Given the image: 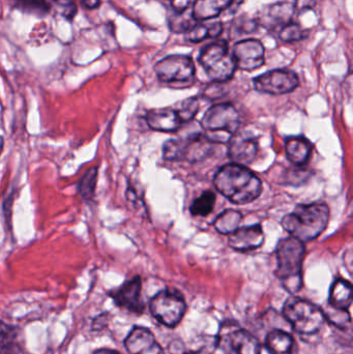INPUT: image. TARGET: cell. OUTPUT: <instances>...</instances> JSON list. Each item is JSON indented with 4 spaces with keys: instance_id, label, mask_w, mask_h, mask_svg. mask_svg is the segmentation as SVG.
I'll return each mask as SVG.
<instances>
[{
    "instance_id": "21",
    "label": "cell",
    "mask_w": 353,
    "mask_h": 354,
    "mask_svg": "<svg viewBox=\"0 0 353 354\" xmlns=\"http://www.w3.org/2000/svg\"><path fill=\"white\" fill-rule=\"evenodd\" d=\"M265 348L271 354H294L296 343L289 333L274 330L267 334L265 341Z\"/></svg>"
},
{
    "instance_id": "25",
    "label": "cell",
    "mask_w": 353,
    "mask_h": 354,
    "mask_svg": "<svg viewBox=\"0 0 353 354\" xmlns=\"http://www.w3.org/2000/svg\"><path fill=\"white\" fill-rule=\"evenodd\" d=\"M217 196L213 191H205L193 201L190 212L194 216H207L215 207Z\"/></svg>"
},
{
    "instance_id": "8",
    "label": "cell",
    "mask_w": 353,
    "mask_h": 354,
    "mask_svg": "<svg viewBox=\"0 0 353 354\" xmlns=\"http://www.w3.org/2000/svg\"><path fill=\"white\" fill-rule=\"evenodd\" d=\"M155 73L160 82L172 88H188L196 80L194 62L186 55H171L163 58L155 64Z\"/></svg>"
},
{
    "instance_id": "18",
    "label": "cell",
    "mask_w": 353,
    "mask_h": 354,
    "mask_svg": "<svg viewBox=\"0 0 353 354\" xmlns=\"http://www.w3.org/2000/svg\"><path fill=\"white\" fill-rule=\"evenodd\" d=\"M286 157L296 166L308 163L312 155V143L305 136H290L285 141Z\"/></svg>"
},
{
    "instance_id": "28",
    "label": "cell",
    "mask_w": 353,
    "mask_h": 354,
    "mask_svg": "<svg viewBox=\"0 0 353 354\" xmlns=\"http://www.w3.org/2000/svg\"><path fill=\"white\" fill-rule=\"evenodd\" d=\"M200 104L201 99L197 97H189V99L180 102V105L175 110L180 115L182 124L194 120L195 116L200 109Z\"/></svg>"
},
{
    "instance_id": "13",
    "label": "cell",
    "mask_w": 353,
    "mask_h": 354,
    "mask_svg": "<svg viewBox=\"0 0 353 354\" xmlns=\"http://www.w3.org/2000/svg\"><path fill=\"white\" fill-rule=\"evenodd\" d=\"M228 157L232 163L248 166L258 155V140L249 132H236L228 141Z\"/></svg>"
},
{
    "instance_id": "12",
    "label": "cell",
    "mask_w": 353,
    "mask_h": 354,
    "mask_svg": "<svg viewBox=\"0 0 353 354\" xmlns=\"http://www.w3.org/2000/svg\"><path fill=\"white\" fill-rule=\"evenodd\" d=\"M236 68L252 72L261 68L265 62V50L258 39H248L238 41L232 51Z\"/></svg>"
},
{
    "instance_id": "11",
    "label": "cell",
    "mask_w": 353,
    "mask_h": 354,
    "mask_svg": "<svg viewBox=\"0 0 353 354\" xmlns=\"http://www.w3.org/2000/svg\"><path fill=\"white\" fill-rule=\"evenodd\" d=\"M253 85L259 93L271 95H287L298 88L300 78L294 71L278 68L256 77L253 80Z\"/></svg>"
},
{
    "instance_id": "14",
    "label": "cell",
    "mask_w": 353,
    "mask_h": 354,
    "mask_svg": "<svg viewBox=\"0 0 353 354\" xmlns=\"http://www.w3.org/2000/svg\"><path fill=\"white\" fill-rule=\"evenodd\" d=\"M141 290L142 281L140 277L136 276L126 281L120 288L111 291L110 297L117 307L131 313L142 314L144 311V304L141 299Z\"/></svg>"
},
{
    "instance_id": "26",
    "label": "cell",
    "mask_w": 353,
    "mask_h": 354,
    "mask_svg": "<svg viewBox=\"0 0 353 354\" xmlns=\"http://www.w3.org/2000/svg\"><path fill=\"white\" fill-rule=\"evenodd\" d=\"M97 168H89L84 176L81 177L79 180L78 185H77V191L79 195L86 200L90 201L95 196V187H97Z\"/></svg>"
},
{
    "instance_id": "27",
    "label": "cell",
    "mask_w": 353,
    "mask_h": 354,
    "mask_svg": "<svg viewBox=\"0 0 353 354\" xmlns=\"http://www.w3.org/2000/svg\"><path fill=\"white\" fill-rule=\"evenodd\" d=\"M188 10L184 12H172L170 16V28L175 33L182 32L186 33L187 31L190 30L198 21L193 16V12L187 14Z\"/></svg>"
},
{
    "instance_id": "6",
    "label": "cell",
    "mask_w": 353,
    "mask_h": 354,
    "mask_svg": "<svg viewBox=\"0 0 353 354\" xmlns=\"http://www.w3.org/2000/svg\"><path fill=\"white\" fill-rule=\"evenodd\" d=\"M199 62L209 78L216 83L227 82L236 71L233 55L225 41H215L203 48Z\"/></svg>"
},
{
    "instance_id": "29",
    "label": "cell",
    "mask_w": 353,
    "mask_h": 354,
    "mask_svg": "<svg viewBox=\"0 0 353 354\" xmlns=\"http://www.w3.org/2000/svg\"><path fill=\"white\" fill-rule=\"evenodd\" d=\"M323 312H325V320L339 330H347L352 326V318L348 313V310L335 309L330 306V309L323 310Z\"/></svg>"
},
{
    "instance_id": "36",
    "label": "cell",
    "mask_w": 353,
    "mask_h": 354,
    "mask_svg": "<svg viewBox=\"0 0 353 354\" xmlns=\"http://www.w3.org/2000/svg\"><path fill=\"white\" fill-rule=\"evenodd\" d=\"M82 3L87 8H97L99 3H101V1L99 0H82Z\"/></svg>"
},
{
    "instance_id": "23",
    "label": "cell",
    "mask_w": 353,
    "mask_h": 354,
    "mask_svg": "<svg viewBox=\"0 0 353 354\" xmlns=\"http://www.w3.org/2000/svg\"><path fill=\"white\" fill-rule=\"evenodd\" d=\"M223 31L221 22L199 23L197 22L190 30L187 31V41L191 43H200L207 39H215Z\"/></svg>"
},
{
    "instance_id": "38",
    "label": "cell",
    "mask_w": 353,
    "mask_h": 354,
    "mask_svg": "<svg viewBox=\"0 0 353 354\" xmlns=\"http://www.w3.org/2000/svg\"><path fill=\"white\" fill-rule=\"evenodd\" d=\"M4 147V139L3 137L0 136V155L2 153V151H3Z\"/></svg>"
},
{
    "instance_id": "32",
    "label": "cell",
    "mask_w": 353,
    "mask_h": 354,
    "mask_svg": "<svg viewBox=\"0 0 353 354\" xmlns=\"http://www.w3.org/2000/svg\"><path fill=\"white\" fill-rule=\"evenodd\" d=\"M15 335L16 332L12 326L0 322V353L10 346V343L14 340Z\"/></svg>"
},
{
    "instance_id": "33",
    "label": "cell",
    "mask_w": 353,
    "mask_h": 354,
    "mask_svg": "<svg viewBox=\"0 0 353 354\" xmlns=\"http://www.w3.org/2000/svg\"><path fill=\"white\" fill-rule=\"evenodd\" d=\"M196 0H171L172 10L176 12H184L194 6Z\"/></svg>"
},
{
    "instance_id": "39",
    "label": "cell",
    "mask_w": 353,
    "mask_h": 354,
    "mask_svg": "<svg viewBox=\"0 0 353 354\" xmlns=\"http://www.w3.org/2000/svg\"><path fill=\"white\" fill-rule=\"evenodd\" d=\"M172 354H193V353H184V351H180V353H172Z\"/></svg>"
},
{
    "instance_id": "9",
    "label": "cell",
    "mask_w": 353,
    "mask_h": 354,
    "mask_svg": "<svg viewBox=\"0 0 353 354\" xmlns=\"http://www.w3.org/2000/svg\"><path fill=\"white\" fill-rule=\"evenodd\" d=\"M149 310L160 324L173 328L182 322L187 312V303L178 291L165 289L151 299Z\"/></svg>"
},
{
    "instance_id": "34",
    "label": "cell",
    "mask_w": 353,
    "mask_h": 354,
    "mask_svg": "<svg viewBox=\"0 0 353 354\" xmlns=\"http://www.w3.org/2000/svg\"><path fill=\"white\" fill-rule=\"evenodd\" d=\"M108 322H109V315H108V313H104L97 316V317L93 319V330H95V332L103 330L104 328L107 326Z\"/></svg>"
},
{
    "instance_id": "19",
    "label": "cell",
    "mask_w": 353,
    "mask_h": 354,
    "mask_svg": "<svg viewBox=\"0 0 353 354\" xmlns=\"http://www.w3.org/2000/svg\"><path fill=\"white\" fill-rule=\"evenodd\" d=\"M296 12L294 6L290 2H278L267 8L263 15V24L269 28L288 24L292 22V17Z\"/></svg>"
},
{
    "instance_id": "31",
    "label": "cell",
    "mask_w": 353,
    "mask_h": 354,
    "mask_svg": "<svg viewBox=\"0 0 353 354\" xmlns=\"http://www.w3.org/2000/svg\"><path fill=\"white\" fill-rule=\"evenodd\" d=\"M17 6L26 12L35 15H45L49 10V6L45 0H16Z\"/></svg>"
},
{
    "instance_id": "30",
    "label": "cell",
    "mask_w": 353,
    "mask_h": 354,
    "mask_svg": "<svg viewBox=\"0 0 353 354\" xmlns=\"http://www.w3.org/2000/svg\"><path fill=\"white\" fill-rule=\"evenodd\" d=\"M305 30L296 24V23H288L282 27L279 32V37L281 41L286 43H292V41H298L305 37Z\"/></svg>"
},
{
    "instance_id": "4",
    "label": "cell",
    "mask_w": 353,
    "mask_h": 354,
    "mask_svg": "<svg viewBox=\"0 0 353 354\" xmlns=\"http://www.w3.org/2000/svg\"><path fill=\"white\" fill-rule=\"evenodd\" d=\"M201 128L204 136L213 145L228 143L238 132L240 127V114L234 105L220 103L211 106L201 120Z\"/></svg>"
},
{
    "instance_id": "17",
    "label": "cell",
    "mask_w": 353,
    "mask_h": 354,
    "mask_svg": "<svg viewBox=\"0 0 353 354\" xmlns=\"http://www.w3.org/2000/svg\"><path fill=\"white\" fill-rule=\"evenodd\" d=\"M146 124L151 130L157 132H176L182 126L178 111L173 108H158L146 113Z\"/></svg>"
},
{
    "instance_id": "35",
    "label": "cell",
    "mask_w": 353,
    "mask_h": 354,
    "mask_svg": "<svg viewBox=\"0 0 353 354\" xmlns=\"http://www.w3.org/2000/svg\"><path fill=\"white\" fill-rule=\"evenodd\" d=\"M317 2L318 0H296L294 6L296 10L303 12V10H312L316 6Z\"/></svg>"
},
{
    "instance_id": "3",
    "label": "cell",
    "mask_w": 353,
    "mask_h": 354,
    "mask_svg": "<svg viewBox=\"0 0 353 354\" xmlns=\"http://www.w3.org/2000/svg\"><path fill=\"white\" fill-rule=\"evenodd\" d=\"M306 248L305 243L292 236L282 239L276 247L277 268L276 276L282 286L294 295L303 288V263Z\"/></svg>"
},
{
    "instance_id": "24",
    "label": "cell",
    "mask_w": 353,
    "mask_h": 354,
    "mask_svg": "<svg viewBox=\"0 0 353 354\" xmlns=\"http://www.w3.org/2000/svg\"><path fill=\"white\" fill-rule=\"evenodd\" d=\"M242 220V212L238 210L226 209L213 221V227L221 234L229 235L240 227Z\"/></svg>"
},
{
    "instance_id": "1",
    "label": "cell",
    "mask_w": 353,
    "mask_h": 354,
    "mask_svg": "<svg viewBox=\"0 0 353 354\" xmlns=\"http://www.w3.org/2000/svg\"><path fill=\"white\" fill-rule=\"evenodd\" d=\"M213 185L222 196L231 203L244 205L255 201L263 192V183L246 166L226 164L215 177Z\"/></svg>"
},
{
    "instance_id": "37",
    "label": "cell",
    "mask_w": 353,
    "mask_h": 354,
    "mask_svg": "<svg viewBox=\"0 0 353 354\" xmlns=\"http://www.w3.org/2000/svg\"><path fill=\"white\" fill-rule=\"evenodd\" d=\"M93 354H120L116 353V351H111V349H99V351H95Z\"/></svg>"
},
{
    "instance_id": "22",
    "label": "cell",
    "mask_w": 353,
    "mask_h": 354,
    "mask_svg": "<svg viewBox=\"0 0 353 354\" xmlns=\"http://www.w3.org/2000/svg\"><path fill=\"white\" fill-rule=\"evenodd\" d=\"M352 304V285L344 279H337L330 290L329 305L340 310H348Z\"/></svg>"
},
{
    "instance_id": "16",
    "label": "cell",
    "mask_w": 353,
    "mask_h": 354,
    "mask_svg": "<svg viewBox=\"0 0 353 354\" xmlns=\"http://www.w3.org/2000/svg\"><path fill=\"white\" fill-rule=\"evenodd\" d=\"M265 233L261 225L238 227L228 236V243L238 252H249L258 249L265 243Z\"/></svg>"
},
{
    "instance_id": "5",
    "label": "cell",
    "mask_w": 353,
    "mask_h": 354,
    "mask_svg": "<svg viewBox=\"0 0 353 354\" xmlns=\"http://www.w3.org/2000/svg\"><path fill=\"white\" fill-rule=\"evenodd\" d=\"M283 315L292 328L303 336L317 334L327 322L321 308L310 301L296 297L286 301Z\"/></svg>"
},
{
    "instance_id": "10",
    "label": "cell",
    "mask_w": 353,
    "mask_h": 354,
    "mask_svg": "<svg viewBox=\"0 0 353 354\" xmlns=\"http://www.w3.org/2000/svg\"><path fill=\"white\" fill-rule=\"evenodd\" d=\"M217 342L218 346L227 354H261L258 339L234 322L222 324Z\"/></svg>"
},
{
    "instance_id": "20",
    "label": "cell",
    "mask_w": 353,
    "mask_h": 354,
    "mask_svg": "<svg viewBox=\"0 0 353 354\" xmlns=\"http://www.w3.org/2000/svg\"><path fill=\"white\" fill-rule=\"evenodd\" d=\"M233 0H196L193 6V16L198 22L217 18L229 8Z\"/></svg>"
},
{
    "instance_id": "15",
    "label": "cell",
    "mask_w": 353,
    "mask_h": 354,
    "mask_svg": "<svg viewBox=\"0 0 353 354\" xmlns=\"http://www.w3.org/2000/svg\"><path fill=\"white\" fill-rule=\"evenodd\" d=\"M128 354H165L153 333L146 328L135 326L124 340Z\"/></svg>"
},
{
    "instance_id": "2",
    "label": "cell",
    "mask_w": 353,
    "mask_h": 354,
    "mask_svg": "<svg viewBox=\"0 0 353 354\" xmlns=\"http://www.w3.org/2000/svg\"><path fill=\"white\" fill-rule=\"evenodd\" d=\"M330 221V208L325 202L298 204L294 212L282 218L284 230L290 236L306 243L323 234Z\"/></svg>"
},
{
    "instance_id": "7",
    "label": "cell",
    "mask_w": 353,
    "mask_h": 354,
    "mask_svg": "<svg viewBox=\"0 0 353 354\" xmlns=\"http://www.w3.org/2000/svg\"><path fill=\"white\" fill-rule=\"evenodd\" d=\"M213 143L204 134L196 133L182 139H170L163 145V158L167 161H202L211 155Z\"/></svg>"
}]
</instances>
